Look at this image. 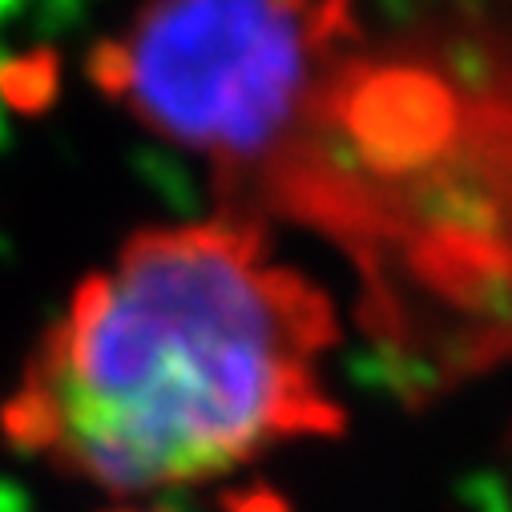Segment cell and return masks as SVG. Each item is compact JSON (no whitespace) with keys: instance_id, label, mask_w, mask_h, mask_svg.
Listing matches in <instances>:
<instances>
[{"instance_id":"3","label":"cell","mask_w":512,"mask_h":512,"mask_svg":"<svg viewBox=\"0 0 512 512\" xmlns=\"http://www.w3.org/2000/svg\"><path fill=\"white\" fill-rule=\"evenodd\" d=\"M117 512H166V508H117Z\"/></svg>"},{"instance_id":"4","label":"cell","mask_w":512,"mask_h":512,"mask_svg":"<svg viewBox=\"0 0 512 512\" xmlns=\"http://www.w3.org/2000/svg\"><path fill=\"white\" fill-rule=\"evenodd\" d=\"M5 17H9V9H5V5H0V21H5Z\"/></svg>"},{"instance_id":"1","label":"cell","mask_w":512,"mask_h":512,"mask_svg":"<svg viewBox=\"0 0 512 512\" xmlns=\"http://www.w3.org/2000/svg\"><path fill=\"white\" fill-rule=\"evenodd\" d=\"M335 339L331 299L242 218L154 226L73 291L0 424L97 488H190L339 432L323 379Z\"/></svg>"},{"instance_id":"2","label":"cell","mask_w":512,"mask_h":512,"mask_svg":"<svg viewBox=\"0 0 512 512\" xmlns=\"http://www.w3.org/2000/svg\"><path fill=\"white\" fill-rule=\"evenodd\" d=\"M359 41L343 5H158L97 45L93 81L146 130L259 186Z\"/></svg>"}]
</instances>
